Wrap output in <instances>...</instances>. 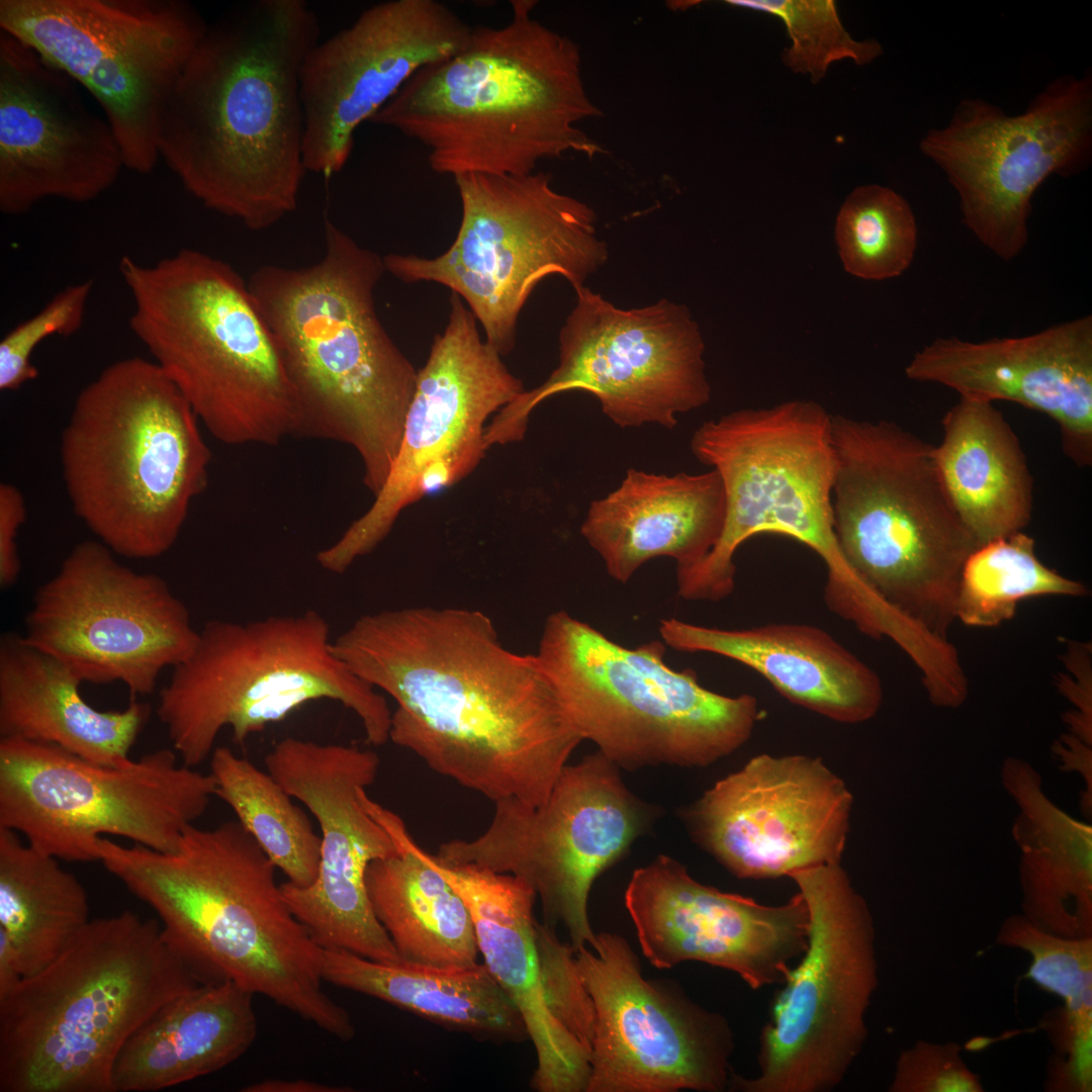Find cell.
<instances>
[{"label":"cell","instance_id":"1","mask_svg":"<svg viewBox=\"0 0 1092 1092\" xmlns=\"http://www.w3.org/2000/svg\"><path fill=\"white\" fill-rule=\"evenodd\" d=\"M332 648L396 702L394 744L494 803H544L583 740L537 654L506 648L480 611L363 615Z\"/></svg>","mask_w":1092,"mask_h":1092},{"label":"cell","instance_id":"2","mask_svg":"<svg viewBox=\"0 0 1092 1092\" xmlns=\"http://www.w3.org/2000/svg\"><path fill=\"white\" fill-rule=\"evenodd\" d=\"M303 0H254L208 25L165 108L159 154L205 207L263 231L306 171L300 70L318 42Z\"/></svg>","mask_w":1092,"mask_h":1092},{"label":"cell","instance_id":"3","mask_svg":"<svg viewBox=\"0 0 1092 1092\" xmlns=\"http://www.w3.org/2000/svg\"><path fill=\"white\" fill-rule=\"evenodd\" d=\"M99 861L158 915L203 983L232 982L342 1040L355 1028L324 989V948L288 906L276 867L238 821L188 826L175 849L99 840Z\"/></svg>","mask_w":1092,"mask_h":1092},{"label":"cell","instance_id":"4","mask_svg":"<svg viewBox=\"0 0 1092 1092\" xmlns=\"http://www.w3.org/2000/svg\"><path fill=\"white\" fill-rule=\"evenodd\" d=\"M833 531L841 572L824 599L874 639L919 625L947 639L978 547L938 476L933 445L894 422L832 416Z\"/></svg>","mask_w":1092,"mask_h":1092},{"label":"cell","instance_id":"5","mask_svg":"<svg viewBox=\"0 0 1092 1092\" xmlns=\"http://www.w3.org/2000/svg\"><path fill=\"white\" fill-rule=\"evenodd\" d=\"M512 1L503 26H472L455 55L417 71L371 118L423 145L431 169L525 175L568 152L601 148L578 127L600 110L586 95L578 47Z\"/></svg>","mask_w":1092,"mask_h":1092},{"label":"cell","instance_id":"6","mask_svg":"<svg viewBox=\"0 0 1092 1092\" xmlns=\"http://www.w3.org/2000/svg\"><path fill=\"white\" fill-rule=\"evenodd\" d=\"M385 271L383 258L326 217L320 261L265 265L248 280L297 396V436L351 446L374 496L398 453L418 375L375 310Z\"/></svg>","mask_w":1092,"mask_h":1092},{"label":"cell","instance_id":"7","mask_svg":"<svg viewBox=\"0 0 1092 1092\" xmlns=\"http://www.w3.org/2000/svg\"><path fill=\"white\" fill-rule=\"evenodd\" d=\"M202 984L160 922L130 911L90 920L0 999V1092H112L127 1039Z\"/></svg>","mask_w":1092,"mask_h":1092},{"label":"cell","instance_id":"8","mask_svg":"<svg viewBox=\"0 0 1092 1092\" xmlns=\"http://www.w3.org/2000/svg\"><path fill=\"white\" fill-rule=\"evenodd\" d=\"M199 424L141 357L110 364L78 394L61 436L63 478L76 516L115 555L157 558L176 542L208 483Z\"/></svg>","mask_w":1092,"mask_h":1092},{"label":"cell","instance_id":"9","mask_svg":"<svg viewBox=\"0 0 1092 1092\" xmlns=\"http://www.w3.org/2000/svg\"><path fill=\"white\" fill-rule=\"evenodd\" d=\"M119 271L133 300L131 331L212 437L274 446L297 436V396L279 349L230 264L184 248L151 265L123 256Z\"/></svg>","mask_w":1092,"mask_h":1092},{"label":"cell","instance_id":"10","mask_svg":"<svg viewBox=\"0 0 1092 1092\" xmlns=\"http://www.w3.org/2000/svg\"><path fill=\"white\" fill-rule=\"evenodd\" d=\"M331 627L314 610L249 622L211 620L193 652L173 667L157 716L181 761L196 767L230 728L243 745L254 734L320 700L359 718L369 744L389 740L385 698L334 653Z\"/></svg>","mask_w":1092,"mask_h":1092},{"label":"cell","instance_id":"11","mask_svg":"<svg viewBox=\"0 0 1092 1092\" xmlns=\"http://www.w3.org/2000/svg\"><path fill=\"white\" fill-rule=\"evenodd\" d=\"M665 644H618L565 611L548 616L537 656L582 739L619 767L706 766L751 737L760 711L749 694L703 687L664 661Z\"/></svg>","mask_w":1092,"mask_h":1092},{"label":"cell","instance_id":"12","mask_svg":"<svg viewBox=\"0 0 1092 1092\" xmlns=\"http://www.w3.org/2000/svg\"><path fill=\"white\" fill-rule=\"evenodd\" d=\"M461 220L435 258L389 254L385 270L403 282H437L457 293L502 356L515 347L520 312L536 285L556 274L573 287L608 260L596 214L552 186L544 172L454 178Z\"/></svg>","mask_w":1092,"mask_h":1092},{"label":"cell","instance_id":"13","mask_svg":"<svg viewBox=\"0 0 1092 1092\" xmlns=\"http://www.w3.org/2000/svg\"><path fill=\"white\" fill-rule=\"evenodd\" d=\"M691 450L719 473L726 518L709 555L676 574L680 598L718 602L730 596L737 549L765 533L806 545L823 560L826 578L841 572L832 516V415L820 403L794 399L730 412L699 426Z\"/></svg>","mask_w":1092,"mask_h":1092},{"label":"cell","instance_id":"14","mask_svg":"<svg viewBox=\"0 0 1092 1092\" xmlns=\"http://www.w3.org/2000/svg\"><path fill=\"white\" fill-rule=\"evenodd\" d=\"M216 797L212 775L161 748L121 766L59 746L0 737V827L60 860L99 861V840L176 848Z\"/></svg>","mask_w":1092,"mask_h":1092},{"label":"cell","instance_id":"15","mask_svg":"<svg viewBox=\"0 0 1092 1092\" xmlns=\"http://www.w3.org/2000/svg\"><path fill=\"white\" fill-rule=\"evenodd\" d=\"M208 23L184 0H0V29L94 98L124 167H156L167 103Z\"/></svg>","mask_w":1092,"mask_h":1092},{"label":"cell","instance_id":"16","mask_svg":"<svg viewBox=\"0 0 1092 1092\" xmlns=\"http://www.w3.org/2000/svg\"><path fill=\"white\" fill-rule=\"evenodd\" d=\"M809 915L808 943L775 995L760 1031L758 1073L732 1075L743 1092H828L867 1039L878 985L869 906L840 862L791 875Z\"/></svg>","mask_w":1092,"mask_h":1092},{"label":"cell","instance_id":"17","mask_svg":"<svg viewBox=\"0 0 1092 1092\" xmlns=\"http://www.w3.org/2000/svg\"><path fill=\"white\" fill-rule=\"evenodd\" d=\"M559 332V364L536 388L500 408L485 445L521 441L544 399L569 390L595 395L620 428L673 429L676 415L708 403L705 344L688 307L667 299L623 309L585 286Z\"/></svg>","mask_w":1092,"mask_h":1092},{"label":"cell","instance_id":"18","mask_svg":"<svg viewBox=\"0 0 1092 1092\" xmlns=\"http://www.w3.org/2000/svg\"><path fill=\"white\" fill-rule=\"evenodd\" d=\"M921 153L946 176L962 220L1003 261L1028 242L1031 199L1052 175L1080 174L1092 160V71L1043 86L1019 114L981 98H965L941 127L929 129Z\"/></svg>","mask_w":1092,"mask_h":1092},{"label":"cell","instance_id":"19","mask_svg":"<svg viewBox=\"0 0 1092 1092\" xmlns=\"http://www.w3.org/2000/svg\"><path fill=\"white\" fill-rule=\"evenodd\" d=\"M619 769L600 751L566 764L544 803L496 802L483 833L444 842L436 856L524 880L540 898L545 925L562 926L574 951L592 946V886L644 832L652 814Z\"/></svg>","mask_w":1092,"mask_h":1092},{"label":"cell","instance_id":"20","mask_svg":"<svg viewBox=\"0 0 1092 1092\" xmlns=\"http://www.w3.org/2000/svg\"><path fill=\"white\" fill-rule=\"evenodd\" d=\"M477 320L455 292L447 326L418 370L402 439L370 508L315 559L345 572L390 533L400 513L431 492L469 475L487 450L485 423L526 389L502 355L480 337Z\"/></svg>","mask_w":1092,"mask_h":1092},{"label":"cell","instance_id":"21","mask_svg":"<svg viewBox=\"0 0 1092 1092\" xmlns=\"http://www.w3.org/2000/svg\"><path fill=\"white\" fill-rule=\"evenodd\" d=\"M114 555L100 541L78 543L35 592L22 637L81 682L119 681L135 699L193 652L199 631L162 576Z\"/></svg>","mask_w":1092,"mask_h":1092},{"label":"cell","instance_id":"22","mask_svg":"<svg viewBox=\"0 0 1092 1092\" xmlns=\"http://www.w3.org/2000/svg\"><path fill=\"white\" fill-rule=\"evenodd\" d=\"M264 763L321 829L314 881L305 887L281 884L291 911L323 948L345 949L379 962L401 961L374 915L366 888L370 863L398 852L367 796L379 770L378 754L357 745L286 737L267 753Z\"/></svg>","mask_w":1092,"mask_h":1092},{"label":"cell","instance_id":"23","mask_svg":"<svg viewBox=\"0 0 1092 1092\" xmlns=\"http://www.w3.org/2000/svg\"><path fill=\"white\" fill-rule=\"evenodd\" d=\"M574 962L594 1008L586 1092H719L729 1087L727 1021L644 979L620 935L596 934Z\"/></svg>","mask_w":1092,"mask_h":1092},{"label":"cell","instance_id":"24","mask_svg":"<svg viewBox=\"0 0 1092 1092\" xmlns=\"http://www.w3.org/2000/svg\"><path fill=\"white\" fill-rule=\"evenodd\" d=\"M852 807L819 757L759 754L686 812L695 840L740 879H775L841 861Z\"/></svg>","mask_w":1092,"mask_h":1092},{"label":"cell","instance_id":"25","mask_svg":"<svg viewBox=\"0 0 1092 1092\" xmlns=\"http://www.w3.org/2000/svg\"><path fill=\"white\" fill-rule=\"evenodd\" d=\"M472 26L436 0H390L317 42L300 70L303 164L330 177L350 158L359 125L426 65L468 42Z\"/></svg>","mask_w":1092,"mask_h":1092},{"label":"cell","instance_id":"26","mask_svg":"<svg viewBox=\"0 0 1092 1092\" xmlns=\"http://www.w3.org/2000/svg\"><path fill=\"white\" fill-rule=\"evenodd\" d=\"M81 86L28 44L0 29V210L22 215L57 197L87 202L124 167L104 115Z\"/></svg>","mask_w":1092,"mask_h":1092},{"label":"cell","instance_id":"27","mask_svg":"<svg viewBox=\"0 0 1092 1092\" xmlns=\"http://www.w3.org/2000/svg\"><path fill=\"white\" fill-rule=\"evenodd\" d=\"M625 906L643 954L657 969L697 961L737 974L751 989L783 984L808 943L800 892L781 905L725 893L659 855L632 874Z\"/></svg>","mask_w":1092,"mask_h":1092},{"label":"cell","instance_id":"28","mask_svg":"<svg viewBox=\"0 0 1092 1092\" xmlns=\"http://www.w3.org/2000/svg\"><path fill=\"white\" fill-rule=\"evenodd\" d=\"M914 381L936 383L961 397L1009 400L1050 417L1064 453L1092 464V316L1022 337L971 342L938 337L905 367Z\"/></svg>","mask_w":1092,"mask_h":1092},{"label":"cell","instance_id":"29","mask_svg":"<svg viewBox=\"0 0 1092 1092\" xmlns=\"http://www.w3.org/2000/svg\"><path fill=\"white\" fill-rule=\"evenodd\" d=\"M413 849L436 869L466 903L484 966L518 1008L532 1040L540 1092L585 1091L589 1052L553 1015L547 1002L536 942L535 891L522 879L473 863L446 862Z\"/></svg>","mask_w":1092,"mask_h":1092},{"label":"cell","instance_id":"30","mask_svg":"<svg viewBox=\"0 0 1092 1092\" xmlns=\"http://www.w3.org/2000/svg\"><path fill=\"white\" fill-rule=\"evenodd\" d=\"M663 643L684 652H706L737 661L760 674L784 698L832 721L873 718L883 702L879 675L825 630L808 624L771 623L721 629L674 618L659 625Z\"/></svg>","mask_w":1092,"mask_h":1092},{"label":"cell","instance_id":"31","mask_svg":"<svg viewBox=\"0 0 1092 1092\" xmlns=\"http://www.w3.org/2000/svg\"><path fill=\"white\" fill-rule=\"evenodd\" d=\"M725 518L715 469L666 475L629 468L616 489L590 503L580 533L608 574L626 583L661 556L675 560L676 574L695 568L717 544Z\"/></svg>","mask_w":1092,"mask_h":1092},{"label":"cell","instance_id":"32","mask_svg":"<svg viewBox=\"0 0 1092 1092\" xmlns=\"http://www.w3.org/2000/svg\"><path fill=\"white\" fill-rule=\"evenodd\" d=\"M82 682L61 662L7 632L0 640V737L59 746L91 762L121 766L152 714L132 699L102 711L80 693Z\"/></svg>","mask_w":1092,"mask_h":1092},{"label":"cell","instance_id":"33","mask_svg":"<svg viewBox=\"0 0 1092 1092\" xmlns=\"http://www.w3.org/2000/svg\"><path fill=\"white\" fill-rule=\"evenodd\" d=\"M253 996L232 982L205 983L157 1010L127 1039L112 1092H153L217 1072L258 1033Z\"/></svg>","mask_w":1092,"mask_h":1092},{"label":"cell","instance_id":"34","mask_svg":"<svg viewBox=\"0 0 1092 1092\" xmlns=\"http://www.w3.org/2000/svg\"><path fill=\"white\" fill-rule=\"evenodd\" d=\"M1001 783L1018 807L1011 828L1020 850L1022 915L1067 938L1091 936L1092 826L1061 809L1044 792L1040 772L1008 756Z\"/></svg>","mask_w":1092,"mask_h":1092},{"label":"cell","instance_id":"35","mask_svg":"<svg viewBox=\"0 0 1092 1092\" xmlns=\"http://www.w3.org/2000/svg\"><path fill=\"white\" fill-rule=\"evenodd\" d=\"M933 445L938 476L978 546L1030 522L1033 479L1020 442L993 402L960 397Z\"/></svg>","mask_w":1092,"mask_h":1092},{"label":"cell","instance_id":"36","mask_svg":"<svg viewBox=\"0 0 1092 1092\" xmlns=\"http://www.w3.org/2000/svg\"><path fill=\"white\" fill-rule=\"evenodd\" d=\"M370 807L398 845L397 853L370 863L366 888L400 959L441 967L478 963L474 923L462 897L413 849L399 816L372 800Z\"/></svg>","mask_w":1092,"mask_h":1092},{"label":"cell","instance_id":"37","mask_svg":"<svg viewBox=\"0 0 1092 1092\" xmlns=\"http://www.w3.org/2000/svg\"><path fill=\"white\" fill-rule=\"evenodd\" d=\"M323 978L437 1023L484 1037L522 1039L521 1014L484 964L432 966L379 962L324 948Z\"/></svg>","mask_w":1092,"mask_h":1092},{"label":"cell","instance_id":"38","mask_svg":"<svg viewBox=\"0 0 1092 1092\" xmlns=\"http://www.w3.org/2000/svg\"><path fill=\"white\" fill-rule=\"evenodd\" d=\"M59 860L0 827V930L23 978L54 962L90 921L85 888Z\"/></svg>","mask_w":1092,"mask_h":1092},{"label":"cell","instance_id":"39","mask_svg":"<svg viewBox=\"0 0 1092 1092\" xmlns=\"http://www.w3.org/2000/svg\"><path fill=\"white\" fill-rule=\"evenodd\" d=\"M210 774L216 797L232 809L287 882L310 885L317 874L322 840L293 798L267 770L228 746L212 751Z\"/></svg>","mask_w":1092,"mask_h":1092},{"label":"cell","instance_id":"40","mask_svg":"<svg viewBox=\"0 0 1092 1092\" xmlns=\"http://www.w3.org/2000/svg\"><path fill=\"white\" fill-rule=\"evenodd\" d=\"M1034 545L1032 537L1019 531L974 549L962 567L956 620L970 627L991 628L1012 619L1023 600L1087 596L1085 584L1045 566Z\"/></svg>","mask_w":1092,"mask_h":1092},{"label":"cell","instance_id":"41","mask_svg":"<svg viewBox=\"0 0 1092 1092\" xmlns=\"http://www.w3.org/2000/svg\"><path fill=\"white\" fill-rule=\"evenodd\" d=\"M834 235L845 271L864 280L901 275L911 265L918 245L910 204L895 190L878 184L861 185L849 193L836 216Z\"/></svg>","mask_w":1092,"mask_h":1092},{"label":"cell","instance_id":"42","mask_svg":"<svg viewBox=\"0 0 1092 1092\" xmlns=\"http://www.w3.org/2000/svg\"><path fill=\"white\" fill-rule=\"evenodd\" d=\"M731 6L774 15L785 24L791 44L783 53L784 64L794 73L820 82L829 66L849 59L858 66L883 55L873 38L854 39L844 28L832 0H727Z\"/></svg>","mask_w":1092,"mask_h":1092},{"label":"cell","instance_id":"43","mask_svg":"<svg viewBox=\"0 0 1092 1092\" xmlns=\"http://www.w3.org/2000/svg\"><path fill=\"white\" fill-rule=\"evenodd\" d=\"M998 943L1026 951L1025 977L1065 1002L1071 1015L1092 1016V939L1067 938L1041 930L1023 915L1007 918Z\"/></svg>","mask_w":1092,"mask_h":1092},{"label":"cell","instance_id":"44","mask_svg":"<svg viewBox=\"0 0 1092 1092\" xmlns=\"http://www.w3.org/2000/svg\"><path fill=\"white\" fill-rule=\"evenodd\" d=\"M92 280L59 291L37 313L20 323L0 342V389L12 391L37 377L34 349L54 335L70 336L82 326Z\"/></svg>","mask_w":1092,"mask_h":1092},{"label":"cell","instance_id":"45","mask_svg":"<svg viewBox=\"0 0 1092 1092\" xmlns=\"http://www.w3.org/2000/svg\"><path fill=\"white\" fill-rule=\"evenodd\" d=\"M536 942L549 1007L567 1031L590 1052L594 1008L578 976L574 950L558 939L553 928L538 921Z\"/></svg>","mask_w":1092,"mask_h":1092},{"label":"cell","instance_id":"46","mask_svg":"<svg viewBox=\"0 0 1092 1092\" xmlns=\"http://www.w3.org/2000/svg\"><path fill=\"white\" fill-rule=\"evenodd\" d=\"M953 1043L918 1041L899 1057L890 1091L979 1092L983 1086Z\"/></svg>","mask_w":1092,"mask_h":1092},{"label":"cell","instance_id":"47","mask_svg":"<svg viewBox=\"0 0 1092 1092\" xmlns=\"http://www.w3.org/2000/svg\"><path fill=\"white\" fill-rule=\"evenodd\" d=\"M1073 674L1060 673L1057 687L1075 708L1063 715L1069 732L1092 746V669L1091 644L1069 641L1064 657Z\"/></svg>","mask_w":1092,"mask_h":1092},{"label":"cell","instance_id":"48","mask_svg":"<svg viewBox=\"0 0 1092 1092\" xmlns=\"http://www.w3.org/2000/svg\"><path fill=\"white\" fill-rule=\"evenodd\" d=\"M26 518L25 502L20 490L10 483L0 484V585L14 584L20 573L16 545L19 528Z\"/></svg>","mask_w":1092,"mask_h":1092},{"label":"cell","instance_id":"49","mask_svg":"<svg viewBox=\"0 0 1092 1092\" xmlns=\"http://www.w3.org/2000/svg\"><path fill=\"white\" fill-rule=\"evenodd\" d=\"M1054 755L1063 771H1076L1084 780L1085 789L1080 796V810L1084 817L1092 818V746L1084 743L1070 732L1065 733L1052 746Z\"/></svg>","mask_w":1092,"mask_h":1092},{"label":"cell","instance_id":"50","mask_svg":"<svg viewBox=\"0 0 1092 1092\" xmlns=\"http://www.w3.org/2000/svg\"><path fill=\"white\" fill-rule=\"evenodd\" d=\"M348 1087L305 1079H266L245 1086L244 1092H346Z\"/></svg>","mask_w":1092,"mask_h":1092},{"label":"cell","instance_id":"51","mask_svg":"<svg viewBox=\"0 0 1092 1092\" xmlns=\"http://www.w3.org/2000/svg\"><path fill=\"white\" fill-rule=\"evenodd\" d=\"M23 978L15 950L0 930V999L10 994Z\"/></svg>","mask_w":1092,"mask_h":1092}]
</instances>
